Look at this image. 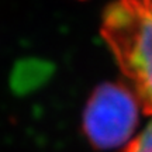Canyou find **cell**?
I'll use <instances>...</instances> for the list:
<instances>
[{"label":"cell","mask_w":152,"mask_h":152,"mask_svg":"<svg viewBox=\"0 0 152 152\" xmlns=\"http://www.w3.org/2000/svg\"><path fill=\"white\" fill-rule=\"evenodd\" d=\"M102 37L152 115V0H114L103 13Z\"/></svg>","instance_id":"6da1fadb"},{"label":"cell","mask_w":152,"mask_h":152,"mask_svg":"<svg viewBox=\"0 0 152 152\" xmlns=\"http://www.w3.org/2000/svg\"><path fill=\"white\" fill-rule=\"evenodd\" d=\"M140 102L121 83H103L94 89L83 113V131L97 149L124 144L138 124Z\"/></svg>","instance_id":"7a4b0ae2"},{"label":"cell","mask_w":152,"mask_h":152,"mask_svg":"<svg viewBox=\"0 0 152 152\" xmlns=\"http://www.w3.org/2000/svg\"><path fill=\"white\" fill-rule=\"evenodd\" d=\"M124 152H152V123L141 135L128 144Z\"/></svg>","instance_id":"3957f363"}]
</instances>
